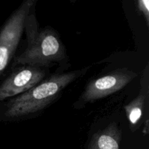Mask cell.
<instances>
[{
	"label": "cell",
	"mask_w": 149,
	"mask_h": 149,
	"mask_svg": "<svg viewBox=\"0 0 149 149\" xmlns=\"http://www.w3.org/2000/svg\"><path fill=\"white\" fill-rule=\"evenodd\" d=\"M47 68L19 65L0 84V103L31 89L47 78Z\"/></svg>",
	"instance_id": "obj_5"
},
{
	"label": "cell",
	"mask_w": 149,
	"mask_h": 149,
	"mask_svg": "<svg viewBox=\"0 0 149 149\" xmlns=\"http://www.w3.org/2000/svg\"><path fill=\"white\" fill-rule=\"evenodd\" d=\"M36 0H25L0 29V78L13 58Z\"/></svg>",
	"instance_id": "obj_3"
},
{
	"label": "cell",
	"mask_w": 149,
	"mask_h": 149,
	"mask_svg": "<svg viewBox=\"0 0 149 149\" xmlns=\"http://www.w3.org/2000/svg\"><path fill=\"white\" fill-rule=\"evenodd\" d=\"M27 47L13 60L12 68L19 65L47 68L55 64L63 65L68 61L65 47L56 31L51 27L39 30L35 16V7L32 9L26 20Z\"/></svg>",
	"instance_id": "obj_2"
},
{
	"label": "cell",
	"mask_w": 149,
	"mask_h": 149,
	"mask_svg": "<svg viewBox=\"0 0 149 149\" xmlns=\"http://www.w3.org/2000/svg\"><path fill=\"white\" fill-rule=\"evenodd\" d=\"M90 68V66H87L52 74L28 91L8 99L0 105V120H20L39 113L55 101L70 84L83 77Z\"/></svg>",
	"instance_id": "obj_1"
},
{
	"label": "cell",
	"mask_w": 149,
	"mask_h": 149,
	"mask_svg": "<svg viewBox=\"0 0 149 149\" xmlns=\"http://www.w3.org/2000/svg\"><path fill=\"white\" fill-rule=\"evenodd\" d=\"M138 10L145 17L147 26L149 24V1L148 0H138L136 1Z\"/></svg>",
	"instance_id": "obj_8"
},
{
	"label": "cell",
	"mask_w": 149,
	"mask_h": 149,
	"mask_svg": "<svg viewBox=\"0 0 149 149\" xmlns=\"http://www.w3.org/2000/svg\"><path fill=\"white\" fill-rule=\"evenodd\" d=\"M142 85V84H141ZM148 96V84L141 87L140 94L134 100L125 106V110L130 125L131 130L140 124Z\"/></svg>",
	"instance_id": "obj_7"
},
{
	"label": "cell",
	"mask_w": 149,
	"mask_h": 149,
	"mask_svg": "<svg viewBox=\"0 0 149 149\" xmlns=\"http://www.w3.org/2000/svg\"><path fill=\"white\" fill-rule=\"evenodd\" d=\"M137 76V73L129 68H120L90 80L78 100L74 103V108L81 109L87 103H94L119 91Z\"/></svg>",
	"instance_id": "obj_4"
},
{
	"label": "cell",
	"mask_w": 149,
	"mask_h": 149,
	"mask_svg": "<svg viewBox=\"0 0 149 149\" xmlns=\"http://www.w3.org/2000/svg\"><path fill=\"white\" fill-rule=\"evenodd\" d=\"M122 129L115 122H112L105 129L93 135L88 149H119L122 140Z\"/></svg>",
	"instance_id": "obj_6"
}]
</instances>
